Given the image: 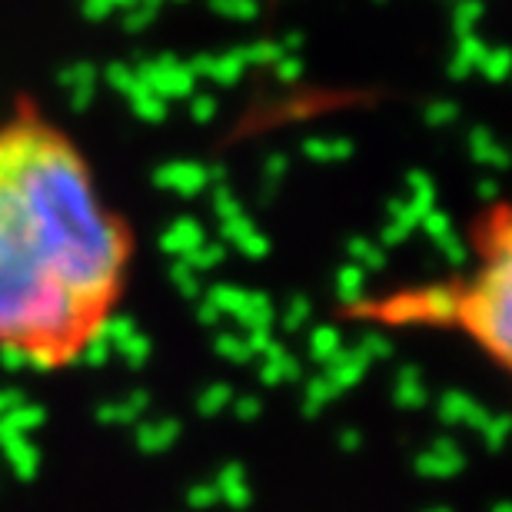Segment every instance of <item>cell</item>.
Returning <instances> with one entry per match:
<instances>
[{
	"label": "cell",
	"mask_w": 512,
	"mask_h": 512,
	"mask_svg": "<svg viewBox=\"0 0 512 512\" xmlns=\"http://www.w3.org/2000/svg\"><path fill=\"white\" fill-rule=\"evenodd\" d=\"M346 316L373 326L453 330L512 380V200H499L476 217L466 273L383 296H356Z\"/></svg>",
	"instance_id": "cell-2"
},
{
	"label": "cell",
	"mask_w": 512,
	"mask_h": 512,
	"mask_svg": "<svg viewBox=\"0 0 512 512\" xmlns=\"http://www.w3.org/2000/svg\"><path fill=\"white\" fill-rule=\"evenodd\" d=\"M137 240L87 150L34 97L0 104V360L64 373L104 343Z\"/></svg>",
	"instance_id": "cell-1"
}]
</instances>
